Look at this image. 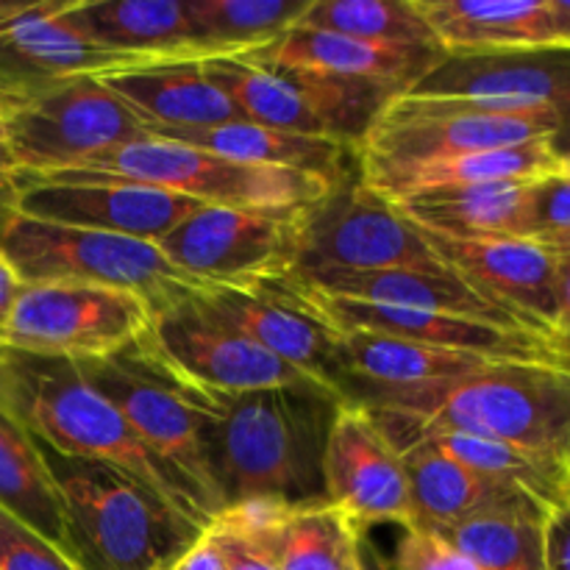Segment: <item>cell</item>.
Returning a JSON list of instances; mask_svg holds the SVG:
<instances>
[{
	"mask_svg": "<svg viewBox=\"0 0 570 570\" xmlns=\"http://www.w3.org/2000/svg\"><path fill=\"white\" fill-rule=\"evenodd\" d=\"M293 507L243 501L217 512L206 529L217 540L226 570H278V538Z\"/></svg>",
	"mask_w": 570,
	"mask_h": 570,
	"instance_id": "obj_37",
	"label": "cell"
},
{
	"mask_svg": "<svg viewBox=\"0 0 570 570\" xmlns=\"http://www.w3.org/2000/svg\"><path fill=\"white\" fill-rule=\"evenodd\" d=\"M395 267L449 271L429 248L421 228L412 226L395 204L365 187L360 176L332 187L301 212L298 262L289 278Z\"/></svg>",
	"mask_w": 570,
	"mask_h": 570,
	"instance_id": "obj_11",
	"label": "cell"
},
{
	"mask_svg": "<svg viewBox=\"0 0 570 570\" xmlns=\"http://www.w3.org/2000/svg\"><path fill=\"white\" fill-rule=\"evenodd\" d=\"M70 173H92L117 181L142 184V187L184 195L204 206H226V209H306L332 189V184L315 176L239 165L154 134L98 156Z\"/></svg>",
	"mask_w": 570,
	"mask_h": 570,
	"instance_id": "obj_8",
	"label": "cell"
},
{
	"mask_svg": "<svg viewBox=\"0 0 570 570\" xmlns=\"http://www.w3.org/2000/svg\"><path fill=\"white\" fill-rule=\"evenodd\" d=\"M323 295L365 304L404 306V309L438 312V315L462 317V321L488 323L507 332L527 334L510 321L504 312L490 306L482 295L473 293L460 276L451 271H417V267H395V271L373 273H317V276L293 278ZM532 337V334H529ZM538 340V337H534Z\"/></svg>",
	"mask_w": 570,
	"mask_h": 570,
	"instance_id": "obj_28",
	"label": "cell"
},
{
	"mask_svg": "<svg viewBox=\"0 0 570 570\" xmlns=\"http://www.w3.org/2000/svg\"><path fill=\"white\" fill-rule=\"evenodd\" d=\"M87 382L120 410L139 443L176 476L195 510L212 523L223 510L212 471L215 395H200L154 365L137 345L98 362H76Z\"/></svg>",
	"mask_w": 570,
	"mask_h": 570,
	"instance_id": "obj_5",
	"label": "cell"
},
{
	"mask_svg": "<svg viewBox=\"0 0 570 570\" xmlns=\"http://www.w3.org/2000/svg\"><path fill=\"white\" fill-rule=\"evenodd\" d=\"M395 570H479L460 549L429 529H404L395 549Z\"/></svg>",
	"mask_w": 570,
	"mask_h": 570,
	"instance_id": "obj_40",
	"label": "cell"
},
{
	"mask_svg": "<svg viewBox=\"0 0 570 570\" xmlns=\"http://www.w3.org/2000/svg\"><path fill=\"white\" fill-rule=\"evenodd\" d=\"M540 243L551 245V248H554L557 254L568 256V259H570V234H560V237H551V239H540Z\"/></svg>",
	"mask_w": 570,
	"mask_h": 570,
	"instance_id": "obj_48",
	"label": "cell"
},
{
	"mask_svg": "<svg viewBox=\"0 0 570 570\" xmlns=\"http://www.w3.org/2000/svg\"><path fill=\"white\" fill-rule=\"evenodd\" d=\"M212 471L223 510L243 501L306 507L323 495V454L337 415V393L317 384L215 395Z\"/></svg>",
	"mask_w": 570,
	"mask_h": 570,
	"instance_id": "obj_2",
	"label": "cell"
},
{
	"mask_svg": "<svg viewBox=\"0 0 570 570\" xmlns=\"http://www.w3.org/2000/svg\"><path fill=\"white\" fill-rule=\"evenodd\" d=\"M14 209L20 215L59 226L120 234L154 245L204 209V204L184 195L92 173H14Z\"/></svg>",
	"mask_w": 570,
	"mask_h": 570,
	"instance_id": "obj_16",
	"label": "cell"
},
{
	"mask_svg": "<svg viewBox=\"0 0 570 570\" xmlns=\"http://www.w3.org/2000/svg\"><path fill=\"white\" fill-rule=\"evenodd\" d=\"M323 495L360 532L382 523L415 529L401 451L360 404L343 401L323 454Z\"/></svg>",
	"mask_w": 570,
	"mask_h": 570,
	"instance_id": "obj_18",
	"label": "cell"
},
{
	"mask_svg": "<svg viewBox=\"0 0 570 570\" xmlns=\"http://www.w3.org/2000/svg\"><path fill=\"white\" fill-rule=\"evenodd\" d=\"M295 26L343 33L365 42L443 50L415 0H309Z\"/></svg>",
	"mask_w": 570,
	"mask_h": 570,
	"instance_id": "obj_35",
	"label": "cell"
},
{
	"mask_svg": "<svg viewBox=\"0 0 570 570\" xmlns=\"http://www.w3.org/2000/svg\"><path fill=\"white\" fill-rule=\"evenodd\" d=\"M195 301L250 343L343 399L345 373L340 365L337 332L301 304L287 282H273L259 289H204Z\"/></svg>",
	"mask_w": 570,
	"mask_h": 570,
	"instance_id": "obj_19",
	"label": "cell"
},
{
	"mask_svg": "<svg viewBox=\"0 0 570 570\" xmlns=\"http://www.w3.org/2000/svg\"><path fill=\"white\" fill-rule=\"evenodd\" d=\"M546 510H493L434 532L479 570H546Z\"/></svg>",
	"mask_w": 570,
	"mask_h": 570,
	"instance_id": "obj_34",
	"label": "cell"
},
{
	"mask_svg": "<svg viewBox=\"0 0 570 570\" xmlns=\"http://www.w3.org/2000/svg\"><path fill=\"white\" fill-rule=\"evenodd\" d=\"M309 0H184L206 59H239L273 42L304 17Z\"/></svg>",
	"mask_w": 570,
	"mask_h": 570,
	"instance_id": "obj_33",
	"label": "cell"
},
{
	"mask_svg": "<svg viewBox=\"0 0 570 570\" xmlns=\"http://www.w3.org/2000/svg\"><path fill=\"white\" fill-rule=\"evenodd\" d=\"M39 451L65 507L70 557L81 570H167L204 532L109 462L67 456L42 443Z\"/></svg>",
	"mask_w": 570,
	"mask_h": 570,
	"instance_id": "obj_4",
	"label": "cell"
},
{
	"mask_svg": "<svg viewBox=\"0 0 570 570\" xmlns=\"http://www.w3.org/2000/svg\"><path fill=\"white\" fill-rule=\"evenodd\" d=\"M560 170L566 173V176H570V156H568V159H562V167H560Z\"/></svg>",
	"mask_w": 570,
	"mask_h": 570,
	"instance_id": "obj_50",
	"label": "cell"
},
{
	"mask_svg": "<svg viewBox=\"0 0 570 570\" xmlns=\"http://www.w3.org/2000/svg\"><path fill=\"white\" fill-rule=\"evenodd\" d=\"M0 256L22 284L83 282L126 289L139 295L154 315L206 289L154 243L33 220L17 209L0 223Z\"/></svg>",
	"mask_w": 570,
	"mask_h": 570,
	"instance_id": "obj_6",
	"label": "cell"
},
{
	"mask_svg": "<svg viewBox=\"0 0 570 570\" xmlns=\"http://www.w3.org/2000/svg\"><path fill=\"white\" fill-rule=\"evenodd\" d=\"M0 173H14V161H11L9 148L3 142V122H0Z\"/></svg>",
	"mask_w": 570,
	"mask_h": 570,
	"instance_id": "obj_49",
	"label": "cell"
},
{
	"mask_svg": "<svg viewBox=\"0 0 570 570\" xmlns=\"http://www.w3.org/2000/svg\"><path fill=\"white\" fill-rule=\"evenodd\" d=\"M301 212L204 206L156 248L206 289H259L293 276Z\"/></svg>",
	"mask_w": 570,
	"mask_h": 570,
	"instance_id": "obj_13",
	"label": "cell"
},
{
	"mask_svg": "<svg viewBox=\"0 0 570 570\" xmlns=\"http://www.w3.org/2000/svg\"><path fill=\"white\" fill-rule=\"evenodd\" d=\"M445 56L495 53L521 48H560L549 0H415Z\"/></svg>",
	"mask_w": 570,
	"mask_h": 570,
	"instance_id": "obj_29",
	"label": "cell"
},
{
	"mask_svg": "<svg viewBox=\"0 0 570 570\" xmlns=\"http://www.w3.org/2000/svg\"><path fill=\"white\" fill-rule=\"evenodd\" d=\"M65 20L109 53L145 61H206L184 0H67Z\"/></svg>",
	"mask_w": 570,
	"mask_h": 570,
	"instance_id": "obj_24",
	"label": "cell"
},
{
	"mask_svg": "<svg viewBox=\"0 0 570 570\" xmlns=\"http://www.w3.org/2000/svg\"><path fill=\"white\" fill-rule=\"evenodd\" d=\"M65 9L67 0H0V115L72 78L156 65L92 45L72 31Z\"/></svg>",
	"mask_w": 570,
	"mask_h": 570,
	"instance_id": "obj_17",
	"label": "cell"
},
{
	"mask_svg": "<svg viewBox=\"0 0 570 570\" xmlns=\"http://www.w3.org/2000/svg\"><path fill=\"white\" fill-rule=\"evenodd\" d=\"M154 309L126 289L83 282L22 284L0 348L98 362L145 337Z\"/></svg>",
	"mask_w": 570,
	"mask_h": 570,
	"instance_id": "obj_12",
	"label": "cell"
},
{
	"mask_svg": "<svg viewBox=\"0 0 570 570\" xmlns=\"http://www.w3.org/2000/svg\"><path fill=\"white\" fill-rule=\"evenodd\" d=\"M562 161L551 148V139L512 145V148L476 150V154L445 156V159L415 161V165L360 167L365 187L387 198L390 204L412 198V195L438 193L451 187H473V184H518L560 173Z\"/></svg>",
	"mask_w": 570,
	"mask_h": 570,
	"instance_id": "obj_27",
	"label": "cell"
},
{
	"mask_svg": "<svg viewBox=\"0 0 570 570\" xmlns=\"http://www.w3.org/2000/svg\"><path fill=\"white\" fill-rule=\"evenodd\" d=\"M410 95L493 100L566 117L570 111V48L445 56Z\"/></svg>",
	"mask_w": 570,
	"mask_h": 570,
	"instance_id": "obj_20",
	"label": "cell"
},
{
	"mask_svg": "<svg viewBox=\"0 0 570 570\" xmlns=\"http://www.w3.org/2000/svg\"><path fill=\"white\" fill-rule=\"evenodd\" d=\"M154 131H195L243 120L234 100L204 72L200 61H156L98 76Z\"/></svg>",
	"mask_w": 570,
	"mask_h": 570,
	"instance_id": "obj_23",
	"label": "cell"
},
{
	"mask_svg": "<svg viewBox=\"0 0 570 570\" xmlns=\"http://www.w3.org/2000/svg\"><path fill=\"white\" fill-rule=\"evenodd\" d=\"M167 570H226V560L209 529H204L200 538Z\"/></svg>",
	"mask_w": 570,
	"mask_h": 570,
	"instance_id": "obj_42",
	"label": "cell"
},
{
	"mask_svg": "<svg viewBox=\"0 0 570 570\" xmlns=\"http://www.w3.org/2000/svg\"><path fill=\"white\" fill-rule=\"evenodd\" d=\"M340 365L345 373V387H426V384L454 382L504 356L460 354V351L429 348L406 340L376 337V334L337 332Z\"/></svg>",
	"mask_w": 570,
	"mask_h": 570,
	"instance_id": "obj_30",
	"label": "cell"
},
{
	"mask_svg": "<svg viewBox=\"0 0 570 570\" xmlns=\"http://www.w3.org/2000/svg\"><path fill=\"white\" fill-rule=\"evenodd\" d=\"M287 287L298 295L301 304L309 306L334 332H360L376 337L406 340V343L429 345V348L460 351V354L482 356H554L540 340L529 334L507 332L488 323L462 321V317L438 315V312L404 309V306L365 304V301L334 298L306 284L284 278ZM557 360V356H554Z\"/></svg>",
	"mask_w": 570,
	"mask_h": 570,
	"instance_id": "obj_21",
	"label": "cell"
},
{
	"mask_svg": "<svg viewBox=\"0 0 570 570\" xmlns=\"http://www.w3.org/2000/svg\"><path fill=\"white\" fill-rule=\"evenodd\" d=\"M139 351L159 371L200 395H239L315 384L271 351L223 323L193 298L156 312ZM321 387V384H317Z\"/></svg>",
	"mask_w": 570,
	"mask_h": 570,
	"instance_id": "obj_14",
	"label": "cell"
},
{
	"mask_svg": "<svg viewBox=\"0 0 570 570\" xmlns=\"http://www.w3.org/2000/svg\"><path fill=\"white\" fill-rule=\"evenodd\" d=\"M14 173L78 170L98 156L150 137V126L95 76L72 78L0 115Z\"/></svg>",
	"mask_w": 570,
	"mask_h": 570,
	"instance_id": "obj_10",
	"label": "cell"
},
{
	"mask_svg": "<svg viewBox=\"0 0 570 570\" xmlns=\"http://www.w3.org/2000/svg\"><path fill=\"white\" fill-rule=\"evenodd\" d=\"M532 181L473 184L412 195L395 209L423 232L443 237H523Z\"/></svg>",
	"mask_w": 570,
	"mask_h": 570,
	"instance_id": "obj_31",
	"label": "cell"
},
{
	"mask_svg": "<svg viewBox=\"0 0 570 570\" xmlns=\"http://www.w3.org/2000/svg\"><path fill=\"white\" fill-rule=\"evenodd\" d=\"M204 72L234 100L243 120L278 131L348 142L360 150L384 106L399 95L356 78L273 70L239 59H206Z\"/></svg>",
	"mask_w": 570,
	"mask_h": 570,
	"instance_id": "obj_9",
	"label": "cell"
},
{
	"mask_svg": "<svg viewBox=\"0 0 570 570\" xmlns=\"http://www.w3.org/2000/svg\"><path fill=\"white\" fill-rule=\"evenodd\" d=\"M562 312H560V326H557L554 340H551V354L557 360L570 362V259L562 256Z\"/></svg>",
	"mask_w": 570,
	"mask_h": 570,
	"instance_id": "obj_43",
	"label": "cell"
},
{
	"mask_svg": "<svg viewBox=\"0 0 570 570\" xmlns=\"http://www.w3.org/2000/svg\"><path fill=\"white\" fill-rule=\"evenodd\" d=\"M0 406L48 449L81 460L109 462L209 527L170 471L139 443L115 404L87 382L70 360L0 348Z\"/></svg>",
	"mask_w": 570,
	"mask_h": 570,
	"instance_id": "obj_3",
	"label": "cell"
},
{
	"mask_svg": "<svg viewBox=\"0 0 570 570\" xmlns=\"http://www.w3.org/2000/svg\"><path fill=\"white\" fill-rule=\"evenodd\" d=\"M570 234V176L551 173L529 187L527 232L523 237L551 239Z\"/></svg>",
	"mask_w": 570,
	"mask_h": 570,
	"instance_id": "obj_39",
	"label": "cell"
},
{
	"mask_svg": "<svg viewBox=\"0 0 570 570\" xmlns=\"http://www.w3.org/2000/svg\"><path fill=\"white\" fill-rule=\"evenodd\" d=\"M551 20H554L557 45L570 48V0H549Z\"/></svg>",
	"mask_w": 570,
	"mask_h": 570,
	"instance_id": "obj_45",
	"label": "cell"
},
{
	"mask_svg": "<svg viewBox=\"0 0 570 570\" xmlns=\"http://www.w3.org/2000/svg\"><path fill=\"white\" fill-rule=\"evenodd\" d=\"M278 570H365L362 532L328 501L293 507L278 538Z\"/></svg>",
	"mask_w": 570,
	"mask_h": 570,
	"instance_id": "obj_36",
	"label": "cell"
},
{
	"mask_svg": "<svg viewBox=\"0 0 570 570\" xmlns=\"http://www.w3.org/2000/svg\"><path fill=\"white\" fill-rule=\"evenodd\" d=\"M445 59L443 50L410 48V45L365 42L343 33L293 26L273 42L239 56L256 67L273 70H306L323 76L356 78L404 95Z\"/></svg>",
	"mask_w": 570,
	"mask_h": 570,
	"instance_id": "obj_22",
	"label": "cell"
},
{
	"mask_svg": "<svg viewBox=\"0 0 570 570\" xmlns=\"http://www.w3.org/2000/svg\"><path fill=\"white\" fill-rule=\"evenodd\" d=\"M551 148H554V154L560 156V161L568 159V156H570V111L566 117H562L560 131L551 137Z\"/></svg>",
	"mask_w": 570,
	"mask_h": 570,
	"instance_id": "obj_47",
	"label": "cell"
},
{
	"mask_svg": "<svg viewBox=\"0 0 570 570\" xmlns=\"http://www.w3.org/2000/svg\"><path fill=\"white\" fill-rule=\"evenodd\" d=\"M154 137L173 139V142L223 156L228 161H239V165L276 167V170L315 176L332 187L360 176V150L354 145L328 137L278 131V128L256 126L248 120L195 128V131H154Z\"/></svg>",
	"mask_w": 570,
	"mask_h": 570,
	"instance_id": "obj_25",
	"label": "cell"
},
{
	"mask_svg": "<svg viewBox=\"0 0 570 570\" xmlns=\"http://www.w3.org/2000/svg\"><path fill=\"white\" fill-rule=\"evenodd\" d=\"M22 282L17 278V273L11 271L9 262L0 256V345H3V334H6V323H9L11 309H14V301L20 295Z\"/></svg>",
	"mask_w": 570,
	"mask_h": 570,
	"instance_id": "obj_44",
	"label": "cell"
},
{
	"mask_svg": "<svg viewBox=\"0 0 570 570\" xmlns=\"http://www.w3.org/2000/svg\"><path fill=\"white\" fill-rule=\"evenodd\" d=\"M379 423L395 449L429 434L499 440L570 471V362L504 356L426 387H348L343 395Z\"/></svg>",
	"mask_w": 570,
	"mask_h": 570,
	"instance_id": "obj_1",
	"label": "cell"
},
{
	"mask_svg": "<svg viewBox=\"0 0 570 570\" xmlns=\"http://www.w3.org/2000/svg\"><path fill=\"white\" fill-rule=\"evenodd\" d=\"M566 499L570 501V482H568V493H566Z\"/></svg>",
	"mask_w": 570,
	"mask_h": 570,
	"instance_id": "obj_51",
	"label": "cell"
},
{
	"mask_svg": "<svg viewBox=\"0 0 570 570\" xmlns=\"http://www.w3.org/2000/svg\"><path fill=\"white\" fill-rule=\"evenodd\" d=\"M0 570H81L65 551L0 507Z\"/></svg>",
	"mask_w": 570,
	"mask_h": 570,
	"instance_id": "obj_38",
	"label": "cell"
},
{
	"mask_svg": "<svg viewBox=\"0 0 570 570\" xmlns=\"http://www.w3.org/2000/svg\"><path fill=\"white\" fill-rule=\"evenodd\" d=\"M421 234L443 267L549 348L562 312V259L551 245L532 237Z\"/></svg>",
	"mask_w": 570,
	"mask_h": 570,
	"instance_id": "obj_15",
	"label": "cell"
},
{
	"mask_svg": "<svg viewBox=\"0 0 570 570\" xmlns=\"http://www.w3.org/2000/svg\"><path fill=\"white\" fill-rule=\"evenodd\" d=\"M546 570H570V501L549 507L543 518Z\"/></svg>",
	"mask_w": 570,
	"mask_h": 570,
	"instance_id": "obj_41",
	"label": "cell"
},
{
	"mask_svg": "<svg viewBox=\"0 0 570 570\" xmlns=\"http://www.w3.org/2000/svg\"><path fill=\"white\" fill-rule=\"evenodd\" d=\"M14 204H17L14 173H0V223L14 212Z\"/></svg>",
	"mask_w": 570,
	"mask_h": 570,
	"instance_id": "obj_46",
	"label": "cell"
},
{
	"mask_svg": "<svg viewBox=\"0 0 570 570\" xmlns=\"http://www.w3.org/2000/svg\"><path fill=\"white\" fill-rule=\"evenodd\" d=\"M562 126L557 111L521 109L473 98L399 95L384 106L360 145V167L415 165L476 150L551 139Z\"/></svg>",
	"mask_w": 570,
	"mask_h": 570,
	"instance_id": "obj_7",
	"label": "cell"
},
{
	"mask_svg": "<svg viewBox=\"0 0 570 570\" xmlns=\"http://www.w3.org/2000/svg\"><path fill=\"white\" fill-rule=\"evenodd\" d=\"M0 507L70 557L65 507L45 468L39 443L3 406H0Z\"/></svg>",
	"mask_w": 570,
	"mask_h": 570,
	"instance_id": "obj_32",
	"label": "cell"
},
{
	"mask_svg": "<svg viewBox=\"0 0 570 570\" xmlns=\"http://www.w3.org/2000/svg\"><path fill=\"white\" fill-rule=\"evenodd\" d=\"M417 527L443 532L454 523L493 510H546L538 499L515 484L482 476L429 440L401 449Z\"/></svg>",
	"mask_w": 570,
	"mask_h": 570,
	"instance_id": "obj_26",
	"label": "cell"
}]
</instances>
